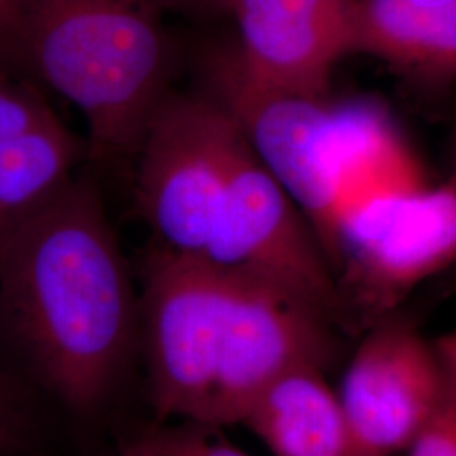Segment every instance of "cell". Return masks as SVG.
<instances>
[{"label": "cell", "mask_w": 456, "mask_h": 456, "mask_svg": "<svg viewBox=\"0 0 456 456\" xmlns=\"http://www.w3.org/2000/svg\"><path fill=\"white\" fill-rule=\"evenodd\" d=\"M0 322L66 409L94 416L112 397L141 342V293L92 175L0 240Z\"/></svg>", "instance_id": "6da1fadb"}, {"label": "cell", "mask_w": 456, "mask_h": 456, "mask_svg": "<svg viewBox=\"0 0 456 456\" xmlns=\"http://www.w3.org/2000/svg\"><path fill=\"white\" fill-rule=\"evenodd\" d=\"M198 68L201 90L305 213L323 252L360 205L428 184L418 158L374 102L265 86L237 63L230 41L207 45Z\"/></svg>", "instance_id": "7a4b0ae2"}, {"label": "cell", "mask_w": 456, "mask_h": 456, "mask_svg": "<svg viewBox=\"0 0 456 456\" xmlns=\"http://www.w3.org/2000/svg\"><path fill=\"white\" fill-rule=\"evenodd\" d=\"M166 14L161 0H24L28 75L82 112L90 159H135L173 92Z\"/></svg>", "instance_id": "3957f363"}, {"label": "cell", "mask_w": 456, "mask_h": 456, "mask_svg": "<svg viewBox=\"0 0 456 456\" xmlns=\"http://www.w3.org/2000/svg\"><path fill=\"white\" fill-rule=\"evenodd\" d=\"M343 326L369 330L456 264V173L431 186L377 196L350 213L325 252Z\"/></svg>", "instance_id": "277c9868"}, {"label": "cell", "mask_w": 456, "mask_h": 456, "mask_svg": "<svg viewBox=\"0 0 456 456\" xmlns=\"http://www.w3.org/2000/svg\"><path fill=\"white\" fill-rule=\"evenodd\" d=\"M244 137L203 90L171 92L135 154V200L164 252L200 261Z\"/></svg>", "instance_id": "5b68a950"}, {"label": "cell", "mask_w": 456, "mask_h": 456, "mask_svg": "<svg viewBox=\"0 0 456 456\" xmlns=\"http://www.w3.org/2000/svg\"><path fill=\"white\" fill-rule=\"evenodd\" d=\"M200 261L277 286L343 326L338 288L314 230L245 141Z\"/></svg>", "instance_id": "8992f818"}, {"label": "cell", "mask_w": 456, "mask_h": 456, "mask_svg": "<svg viewBox=\"0 0 456 456\" xmlns=\"http://www.w3.org/2000/svg\"><path fill=\"white\" fill-rule=\"evenodd\" d=\"M333 326L301 297L230 273L218 365L207 428L240 424L267 386L301 365L325 369L335 350Z\"/></svg>", "instance_id": "52a82bcc"}, {"label": "cell", "mask_w": 456, "mask_h": 456, "mask_svg": "<svg viewBox=\"0 0 456 456\" xmlns=\"http://www.w3.org/2000/svg\"><path fill=\"white\" fill-rule=\"evenodd\" d=\"M448 384L436 342L416 326L394 314L370 326L338 389L357 456L406 453Z\"/></svg>", "instance_id": "ba28073f"}, {"label": "cell", "mask_w": 456, "mask_h": 456, "mask_svg": "<svg viewBox=\"0 0 456 456\" xmlns=\"http://www.w3.org/2000/svg\"><path fill=\"white\" fill-rule=\"evenodd\" d=\"M357 0H230V41L245 73L297 95H330L335 66L352 54Z\"/></svg>", "instance_id": "9c48e42d"}, {"label": "cell", "mask_w": 456, "mask_h": 456, "mask_svg": "<svg viewBox=\"0 0 456 456\" xmlns=\"http://www.w3.org/2000/svg\"><path fill=\"white\" fill-rule=\"evenodd\" d=\"M90 159L88 142L53 110L39 83L0 69V240Z\"/></svg>", "instance_id": "30bf717a"}, {"label": "cell", "mask_w": 456, "mask_h": 456, "mask_svg": "<svg viewBox=\"0 0 456 456\" xmlns=\"http://www.w3.org/2000/svg\"><path fill=\"white\" fill-rule=\"evenodd\" d=\"M350 53L372 56L423 86H446L456 80V2L357 0Z\"/></svg>", "instance_id": "8fae6325"}, {"label": "cell", "mask_w": 456, "mask_h": 456, "mask_svg": "<svg viewBox=\"0 0 456 456\" xmlns=\"http://www.w3.org/2000/svg\"><path fill=\"white\" fill-rule=\"evenodd\" d=\"M323 367L301 365L254 399L240 424L274 456H357L338 391Z\"/></svg>", "instance_id": "7c38bea8"}, {"label": "cell", "mask_w": 456, "mask_h": 456, "mask_svg": "<svg viewBox=\"0 0 456 456\" xmlns=\"http://www.w3.org/2000/svg\"><path fill=\"white\" fill-rule=\"evenodd\" d=\"M154 456H250L216 435V428L183 423L144 438Z\"/></svg>", "instance_id": "4fadbf2b"}, {"label": "cell", "mask_w": 456, "mask_h": 456, "mask_svg": "<svg viewBox=\"0 0 456 456\" xmlns=\"http://www.w3.org/2000/svg\"><path fill=\"white\" fill-rule=\"evenodd\" d=\"M406 453L408 456H456V386L452 379L438 408L409 444Z\"/></svg>", "instance_id": "5bb4252c"}, {"label": "cell", "mask_w": 456, "mask_h": 456, "mask_svg": "<svg viewBox=\"0 0 456 456\" xmlns=\"http://www.w3.org/2000/svg\"><path fill=\"white\" fill-rule=\"evenodd\" d=\"M0 69L31 78L24 60V0H0Z\"/></svg>", "instance_id": "9a60e30c"}, {"label": "cell", "mask_w": 456, "mask_h": 456, "mask_svg": "<svg viewBox=\"0 0 456 456\" xmlns=\"http://www.w3.org/2000/svg\"><path fill=\"white\" fill-rule=\"evenodd\" d=\"M26 419L11 382L0 370V456L12 455L24 443Z\"/></svg>", "instance_id": "2e32d148"}, {"label": "cell", "mask_w": 456, "mask_h": 456, "mask_svg": "<svg viewBox=\"0 0 456 456\" xmlns=\"http://www.w3.org/2000/svg\"><path fill=\"white\" fill-rule=\"evenodd\" d=\"M164 9L184 16L218 17L227 16L230 0H161Z\"/></svg>", "instance_id": "e0dca14e"}, {"label": "cell", "mask_w": 456, "mask_h": 456, "mask_svg": "<svg viewBox=\"0 0 456 456\" xmlns=\"http://www.w3.org/2000/svg\"><path fill=\"white\" fill-rule=\"evenodd\" d=\"M436 346H438L443 363L446 367V372L456 386V333H450L438 338Z\"/></svg>", "instance_id": "ac0fdd59"}, {"label": "cell", "mask_w": 456, "mask_h": 456, "mask_svg": "<svg viewBox=\"0 0 456 456\" xmlns=\"http://www.w3.org/2000/svg\"><path fill=\"white\" fill-rule=\"evenodd\" d=\"M120 456H154L151 453V450L147 448L146 443L144 441H137L135 444H132L129 446L124 453Z\"/></svg>", "instance_id": "d6986e66"}, {"label": "cell", "mask_w": 456, "mask_h": 456, "mask_svg": "<svg viewBox=\"0 0 456 456\" xmlns=\"http://www.w3.org/2000/svg\"><path fill=\"white\" fill-rule=\"evenodd\" d=\"M414 5H428V7H436V5H446V4H453L456 0H408Z\"/></svg>", "instance_id": "ffe728a7"}, {"label": "cell", "mask_w": 456, "mask_h": 456, "mask_svg": "<svg viewBox=\"0 0 456 456\" xmlns=\"http://www.w3.org/2000/svg\"><path fill=\"white\" fill-rule=\"evenodd\" d=\"M450 158H452V173H456V126L452 137V149H450Z\"/></svg>", "instance_id": "44dd1931"}]
</instances>
